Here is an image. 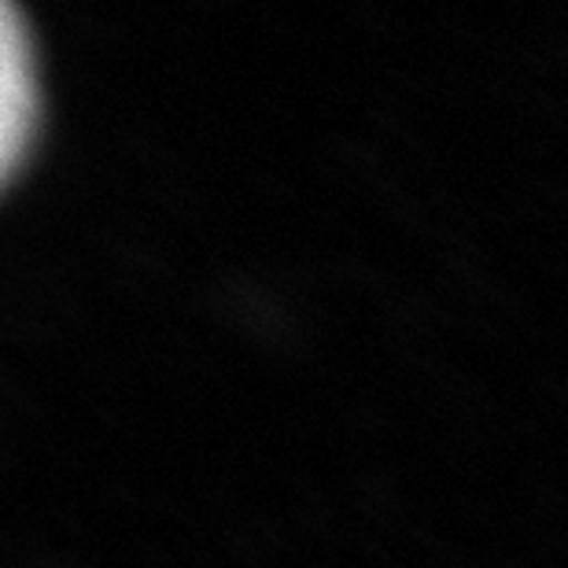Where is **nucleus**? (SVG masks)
Segmentation results:
<instances>
[{"mask_svg":"<svg viewBox=\"0 0 568 568\" xmlns=\"http://www.w3.org/2000/svg\"><path fill=\"white\" fill-rule=\"evenodd\" d=\"M33 52L19 11L0 4V181L16 170L33 130Z\"/></svg>","mask_w":568,"mask_h":568,"instance_id":"obj_1","label":"nucleus"}]
</instances>
